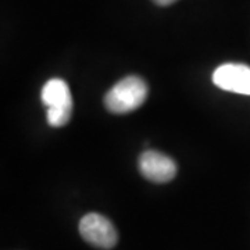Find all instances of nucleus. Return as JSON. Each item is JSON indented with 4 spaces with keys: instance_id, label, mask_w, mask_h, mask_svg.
<instances>
[{
    "instance_id": "1",
    "label": "nucleus",
    "mask_w": 250,
    "mask_h": 250,
    "mask_svg": "<svg viewBox=\"0 0 250 250\" xmlns=\"http://www.w3.org/2000/svg\"><path fill=\"white\" fill-rule=\"evenodd\" d=\"M147 85L139 77H125L104 96V107L113 114H126L139 108L147 98Z\"/></svg>"
},
{
    "instance_id": "2",
    "label": "nucleus",
    "mask_w": 250,
    "mask_h": 250,
    "mask_svg": "<svg viewBox=\"0 0 250 250\" xmlns=\"http://www.w3.org/2000/svg\"><path fill=\"white\" fill-rule=\"evenodd\" d=\"M43 106L47 107L46 118L52 126H64L72 116V96L67 82L60 78L49 80L41 92Z\"/></svg>"
},
{
    "instance_id": "3",
    "label": "nucleus",
    "mask_w": 250,
    "mask_h": 250,
    "mask_svg": "<svg viewBox=\"0 0 250 250\" xmlns=\"http://www.w3.org/2000/svg\"><path fill=\"white\" fill-rule=\"evenodd\" d=\"M80 233L88 243L99 249H113L118 242L113 223L98 213H89L81 218Z\"/></svg>"
},
{
    "instance_id": "4",
    "label": "nucleus",
    "mask_w": 250,
    "mask_h": 250,
    "mask_svg": "<svg viewBox=\"0 0 250 250\" xmlns=\"http://www.w3.org/2000/svg\"><path fill=\"white\" fill-rule=\"evenodd\" d=\"M143 177L156 184H166L175 178L177 164L171 157L156 150H146L138 160Z\"/></svg>"
},
{
    "instance_id": "5",
    "label": "nucleus",
    "mask_w": 250,
    "mask_h": 250,
    "mask_svg": "<svg viewBox=\"0 0 250 250\" xmlns=\"http://www.w3.org/2000/svg\"><path fill=\"white\" fill-rule=\"evenodd\" d=\"M213 82L220 89L250 96V67L238 62L223 64L213 72Z\"/></svg>"
},
{
    "instance_id": "6",
    "label": "nucleus",
    "mask_w": 250,
    "mask_h": 250,
    "mask_svg": "<svg viewBox=\"0 0 250 250\" xmlns=\"http://www.w3.org/2000/svg\"><path fill=\"white\" fill-rule=\"evenodd\" d=\"M157 6H170L172 3H175L177 0H153Z\"/></svg>"
}]
</instances>
